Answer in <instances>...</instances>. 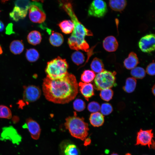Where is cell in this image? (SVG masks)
Segmentation results:
<instances>
[{
    "label": "cell",
    "instance_id": "obj_22",
    "mask_svg": "<svg viewBox=\"0 0 155 155\" xmlns=\"http://www.w3.org/2000/svg\"><path fill=\"white\" fill-rule=\"evenodd\" d=\"M90 67L94 72L98 73L104 70L102 61L97 57H95L93 59L90 64Z\"/></svg>",
    "mask_w": 155,
    "mask_h": 155
},
{
    "label": "cell",
    "instance_id": "obj_30",
    "mask_svg": "<svg viewBox=\"0 0 155 155\" xmlns=\"http://www.w3.org/2000/svg\"><path fill=\"white\" fill-rule=\"evenodd\" d=\"M12 117V113L10 108L3 105H0V118L10 119Z\"/></svg>",
    "mask_w": 155,
    "mask_h": 155
},
{
    "label": "cell",
    "instance_id": "obj_25",
    "mask_svg": "<svg viewBox=\"0 0 155 155\" xmlns=\"http://www.w3.org/2000/svg\"><path fill=\"white\" fill-rule=\"evenodd\" d=\"M95 76L94 72L92 70H86L82 74L81 79L84 83H89L93 81Z\"/></svg>",
    "mask_w": 155,
    "mask_h": 155
},
{
    "label": "cell",
    "instance_id": "obj_37",
    "mask_svg": "<svg viewBox=\"0 0 155 155\" xmlns=\"http://www.w3.org/2000/svg\"><path fill=\"white\" fill-rule=\"evenodd\" d=\"M18 121L19 118L18 117H13V123H16L17 122H18Z\"/></svg>",
    "mask_w": 155,
    "mask_h": 155
},
{
    "label": "cell",
    "instance_id": "obj_26",
    "mask_svg": "<svg viewBox=\"0 0 155 155\" xmlns=\"http://www.w3.org/2000/svg\"><path fill=\"white\" fill-rule=\"evenodd\" d=\"M131 75L135 78L142 79L146 75V71L142 67H137L131 69Z\"/></svg>",
    "mask_w": 155,
    "mask_h": 155
},
{
    "label": "cell",
    "instance_id": "obj_23",
    "mask_svg": "<svg viewBox=\"0 0 155 155\" xmlns=\"http://www.w3.org/2000/svg\"><path fill=\"white\" fill-rule=\"evenodd\" d=\"M137 81L133 77L128 78L126 80L125 84L123 87L124 90L128 93L133 92L135 89Z\"/></svg>",
    "mask_w": 155,
    "mask_h": 155
},
{
    "label": "cell",
    "instance_id": "obj_17",
    "mask_svg": "<svg viewBox=\"0 0 155 155\" xmlns=\"http://www.w3.org/2000/svg\"><path fill=\"white\" fill-rule=\"evenodd\" d=\"M58 25L62 31L68 34L72 33L74 27V24L71 20H65L60 22Z\"/></svg>",
    "mask_w": 155,
    "mask_h": 155
},
{
    "label": "cell",
    "instance_id": "obj_34",
    "mask_svg": "<svg viewBox=\"0 0 155 155\" xmlns=\"http://www.w3.org/2000/svg\"><path fill=\"white\" fill-rule=\"evenodd\" d=\"M87 108L90 112L93 113L99 111L100 106V104L97 102L92 101L89 103Z\"/></svg>",
    "mask_w": 155,
    "mask_h": 155
},
{
    "label": "cell",
    "instance_id": "obj_33",
    "mask_svg": "<svg viewBox=\"0 0 155 155\" xmlns=\"http://www.w3.org/2000/svg\"><path fill=\"white\" fill-rule=\"evenodd\" d=\"M100 110L103 115H107L111 113L113 111V108L110 104L106 103L102 104Z\"/></svg>",
    "mask_w": 155,
    "mask_h": 155
},
{
    "label": "cell",
    "instance_id": "obj_12",
    "mask_svg": "<svg viewBox=\"0 0 155 155\" xmlns=\"http://www.w3.org/2000/svg\"><path fill=\"white\" fill-rule=\"evenodd\" d=\"M1 137L2 139L11 140L14 143H19L21 139L16 130L12 126L3 128Z\"/></svg>",
    "mask_w": 155,
    "mask_h": 155
},
{
    "label": "cell",
    "instance_id": "obj_3",
    "mask_svg": "<svg viewBox=\"0 0 155 155\" xmlns=\"http://www.w3.org/2000/svg\"><path fill=\"white\" fill-rule=\"evenodd\" d=\"M64 125L71 135L76 138L84 140L88 135V124L84 121L83 118L77 117L75 112L73 116L65 119Z\"/></svg>",
    "mask_w": 155,
    "mask_h": 155
},
{
    "label": "cell",
    "instance_id": "obj_39",
    "mask_svg": "<svg viewBox=\"0 0 155 155\" xmlns=\"http://www.w3.org/2000/svg\"><path fill=\"white\" fill-rule=\"evenodd\" d=\"M152 92L155 96V84L153 86L152 88Z\"/></svg>",
    "mask_w": 155,
    "mask_h": 155
},
{
    "label": "cell",
    "instance_id": "obj_18",
    "mask_svg": "<svg viewBox=\"0 0 155 155\" xmlns=\"http://www.w3.org/2000/svg\"><path fill=\"white\" fill-rule=\"evenodd\" d=\"M49 40L51 45L57 47L61 45L64 41L63 37L61 34L53 31L51 33Z\"/></svg>",
    "mask_w": 155,
    "mask_h": 155
},
{
    "label": "cell",
    "instance_id": "obj_20",
    "mask_svg": "<svg viewBox=\"0 0 155 155\" xmlns=\"http://www.w3.org/2000/svg\"><path fill=\"white\" fill-rule=\"evenodd\" d=\"M28 41L30 44L36 45L40 43L42 40V36L40 33L36 30L30 32L27 37Z\"/></svg>",
    "mask_w": 155,
    "mask_h": 155
},
{
    "label": "cell",
    "instance_id": "obj_1",
    "mask_svg": "<svg viewBox=\"0 0 155 155\" xmlns=\"http://www.w3.org/2000/svg\"><path fill=\"white\" fill-rule=\"evenodd\" d=\"M78 86L75 76L68 73L63 78L55 80L46 76L43 80L42 90L47 100L63 104L75 98L78 93Z\"/></svg>",
    "mask_w": 155,
    "mask_h": 155
},
{
    "label": "cell",
    "instance_id": "obj_28",
    "mask_svg": "<svg viewBox=\"0 0 155 155\" xmlns=\"http://www.w3.org/2000/svg\"><path fill=\"white\" fill-rule=\"evenodd\" d=\"M71 58L73 63L77 65L82 64L85 61V57L83 54L78 51H76L72 54Z\"/></svg>",
    "mask_w": 155,
    "mask_h": 155
},
{
    "label": "cell",
    "instance_id": "obj_6",
    "mask_svg": "<svg viewBox=\"0 0 155 155\" xmlns=\"http://www.w3.org/2000/svg\"><path fill=\"white\" fill-rule=\"evenodd\" d=\"M28 10L29 18L32 22L42 23L45 21L46 15L40 3L36 1L31 2Z\"/></svg>",
    "mask_w": 155,
    "mask_h": 155
},
{
    "label": "cell",
    "instance_id": "obj_21",
    "mask_svg": "<svg viewBox=\"0 0 155 155\" xmlns=\"http://www.w3.org/2000/svg\"><path fill=\"white\" fill-rule=\"evenodd\" d=\"M10 50L13 54L15 55L21 53L24 49L22 42L19 40H14L12 41L9 46Z\"/></svg>",
    "mask_w": 155,
    "mask_h": 155
},
{
    "label": "cell",
    "instance_id": "obj_32",
    "mask_svg": "<svg viewBox=\"0 0 155 155\" xmlns=\"http://www.w3.org/2000/svg\"><path fill=\"white\" fill-rule=\"evenodd\" d=\"M73 105L74 109L78 112L82 111L85 109L86 107L84 101L79 98L76 99L74 101Z\"/></svg>",
    "mask_w": 155,
    "mask_h": 155
},
{
    "label": "cell",
    "instance_id": "obj_7",
    "mask_svg": "<svg viewBox=\"0 0 155 155\" xmlns=\"http://www.w3.org/2000/svg\"><path fill=\"white\" fill-rule=\"evenodd\" d=\"M23 88V100L20 101L23 106L35 102L40 98L41 92L38 87L33 85H29L24 86Z\"/></svg>",
    "mask_w": 155,
    "mask_h": 155
},
{
    "label": "cell",
    "instance_id": "obj_24",
    "mask_svg": "<svg viewBox=\"0 0 155 155\" xmlns=\"http://www.w3.org/2000/svg\"><path fill=\"white\" fill-rule=\"evenodd\" d=\"M31 2L29 0H16L15 6L18 7L24 13L27 15Z\"/></svg>",
    "mask_w": 155,
    "mask_h": 155
},
{
    "label": "cell",
    "instance_id": "obj_42",
    "mask_svg": "<svg viewBox=\"0 0 155 155\" xmlns=\"http://www.w3.org/2000/svg\"><path fill=\"white\" fill-rule=\"evenodd\" d=\"M111 155H119L118 154L116 153H113L111 154Z\"/></svg>",
    "mask_w": 155,
    "mask_h": 155
},
{
    "label": "cell",
    "instance_id": "obj_5",
    "mask_svg": "<svg viewBox=\"0 0 155 155\" xmlns=\"http://www.w3.org/2000/svg\"><path fill=\"white\" fill-rule=\"evenodd\" d=\"M115 71H111L104 70L98 73L94 80V87L97 90H101L103 89L110 88L117 85L116 82Z\"/></svg>",
    "mask_w": 155,
    "mask_h": 155
},
{
    "label": "cell",
    "instance_id": "obj_10",
    "mask_svg": "<svg viewBox=\"0 0 155 155\" xmlns=\"http://www.w3.org/2000/svg\"><path fill=\"white\" fill-rule=\"evenodd\" d=\"M138 45L143 52L150 53L155 51V34L151 33L145 35L139 41Z\"/></svg>",
    "mask_w": 155,
    "mask_h": 155
},
{
    "label": "cell",
    "instance_id": "obj_4",
    "mask_svg": "<svg viewBox=\"0 0 155 155\" xmlns=\"http://www.w3.org/2000/svg\"><path fill=\"white\" fill-rule=\"evenodd\" d=\"M68 65L66 60L58 57L47 63L45 69L47 76L55 80L63 78L68 73Z\"/></svg>",
    "mask_w": 155,
    "mask_h": 155
},
{
    "label": "cell",
    "instance_id": "obj_43",
    "mask_svg": "<svg viewBox=\"0 0 155 155\" xmlns=\"http://www.w3.org/2000/svg\"><path fill=\"white\" fill-rule=\"evenodd\" d=\"M8 0H2L3 1H8Z\"/></svg>",
    "mask_w": 155,
    "mask_h": 155
},
{
    "label": "cell",
    "instance_id": "obj_19",
    "mask_svg": "<svg viewBox=\"0 0 155 155\" xmlns=\"http://www.w3.org/2000/svg\"><path fill=\"white\" fill-rule=\"evenodd\" d=\"M127 5L126 0H109V5L111 9L115 11L121 12Z\"/></svg>",
    "mask_w": 155,
    "mask_h": 155
},
{
    "label": "cell",
    "instance_id": "obj_38",
    "mask_svg": "<svg viewBox=\"0 0 155 155\" xmlns=\"http://www.w3.org/2000/svg\"><path fill=\"white\" fill-rule=\"evenodd\" d=\"M90 139L88 138L87 139H86L85 141V145H88L90 143Z\"/></svg>",
    "mask_w": 155,
    "mask_h": 155
},
{
    "label": "cell",
    "instance_id": "obj_16",
    "mask_svg": "<svg viewBox=\"0 0 155 155\" xmlns=\"http://www.w3.org/2000/svg\"><path fill=\"white\" fill-rule=\"evenodd\" d=\"M89 121L94 127H99L103 125L104 122V117L99 112L92 113L90 117Z\"/></svg>",
    "mask_w": 155,
    "mask_h": 155
},
{
    "label": "cell",
    "instance_id": "obj_11",
    "mask_svg": "<svg viewBox=\"0 0 155 155\" xmlns=\"http://www.w3.org/2000/svg\"><path fill=\"white\" fill-rule=\"evenodd\" d=\"M23 127L28 129L33 139L37 140L39 138L41 129L39 125L35 120L30 118H27Z\"/></svg>",
    "mask_w": 155,
    "mask_h": 155
},
{
    "label": "cell",
    "instance_id": "obj_36",
    "mask_svg": "<svg viewBox=\"0 0 155 155\" xmlns=\"http://www.w3.org/2000/svg\"><path fill=\"white\" fill-rule=\"evenodd\" d=\"M4 28V25L3 23L0 21V32L2 31Z\"/></svg>",
    "mask_w": 155,
    "mask_h": 155
},
{
    "label": "cell",
    "instance_id": "obj_29",
    "mask_svg": "<svg viewBox=\"0 0 155 155\" xmlns=\"http://www.w3.org/2000/svg\"><path fill=\"white\" fill-rule=\"evenodd\" d=\"M65 155H79L80 152L76 146L73 144H69L65 147Z\"/></svg>",
    "mask_w": 155,
    "mask_h": 155
},
{
    "label": "cell",
    "instance_id": "obj_40",
    "mask_svg": "<svg viewBox=\"0 0 155 155\" xmlns=\"http://www.w3.org/2000/svg\"><path fill=\"white\" fill-rule=\"evenodd\" d=\"M32 0L34 1H36V2L41 1L42 2H43L44 1V0Z\"/></svg>",
    "mask_w": 155,
    "mask_h": 155
},
{
    "label": "cell",
    "instance_id": "obj_15",
    "mask_svg": "<svg viewBox=\"0 0 155 155\" xmlns=\"http://www.w3.org/2000/svg\"><path fill=\"white\" fill-rule=\"evenodd\" d=\"M139 63V61L136 54L133 52L129 54L128 57L123 62L125 67L128 69L135 67Z\"/></svg>",
    "mask_w": 155,
    "mask_h": 155
},
{
    "label": "cell",
    "instance_id": "obj_14",
    "mask_svg": "<svg viewBox=\"0 0 155 155\" xmlns=\"http://www.w3.org/2000/svg\"><path fill=\"white\" fill-rule=\"evenodd\" d=\"M78 85L80 92L87 100L94 95V87L91 84L80 82Z\"/></svg>",
    "mask_w": 155,
    "mask_h": 155
},
{
    "label": "cell",
    "instance_id": "obj_31",
    "mask_svg": "<svg viewBox=\"0 0 155 155\" xmlns=\"http://www.w3.org/2000/svg\"><path fill=\"white\" fill-rule=\"evenodd\" d=\"M101 98L104 100L108 101L112 99L113 95V92L110 88L101 90L100 94Z\"/></svg>",
    "mask_w": 155,
    "mask_h": 155
},
{
    "label": "cell",
    "instance_id": "obj_8",
    "mask_svg": "<svg viewBox=\"0 0 155 155\" xmlns=\"http://www.w3.org/2000/svg\"><path fill=\"white\" fill-rule=\"evenodd\" d=\"M152 129L143 130L140 129L137 132L136 145L147 146L149 148L155 150V141Z\"/></svg>",
    "mask_w": 155,
    "mask_h": 155
},
{
    "label": "cell",
    "instance_id": "obj_27",
    "mask_svg": "<svg viewBox=\"0 0 155 155\" xmlns=\"http://www.w3.org/2000/svg\"><path fill=\"white\" fill-rule=\"evenodd\" d=\"M26 56L28 61L33 62L36 61L38 59L39 54L37 50L35 49H30L27 50Z\"/></svg>",
    "mask_w": 155,
    "mask_h": 155
},
{
    "label": "cell",
    "instance_id": "obj_35",
    "mask_svg": "<svg viewBox=\"0 0 155 155\" xmlns=\"http://www.w3.org/2000/svg\"><path fill=\"white\" fill-rule=\"evenodd\" d=\"M146 71L150 75H155V62H152L148 65L146 67Z\"/></svg>",
    "mask_w": 155,
    "mask_h": 155
},
{
    "label": "cell",
    "instance_id": "obj_41",
    "mask_svg": "<svg viewBox=\"0 0 155 155\" xmlns=\"http://www.w3.org/2000/svg\"><path fill=\"white\" fill-rule=\"evenodd\" d=\"M3 53V50L1 47L0 46V55L1 54Z\"/></svg>",
    "mask_w": 155,
    "mask_h": 155
},
{
    "label": "cell",
    "instance_id": "obj_2",
    "mask_svg": "<svg viewBox=\"0 0 155 155\" xmlns=\"http://www.w3.org/2000/svg\"><path fill=\"white\" fill-rule=\"evenodd\" d=\"M59 5L69 16L74 24L72 34L68 39L69 47L77 51L81 50L88 52L89 46L85 38L86 36H93L92 33L79 21L74 12L72 4L69 0H60Z\"/></svg>",
    "mask_w": 155,
    "mask_h": 155
},
{
    "label": "cell",
    "instance_id": "obj_13",
    "mask_svg": "<svg viewBox=\"0 0 155 155\" xmlns=\"http://www.w3.org/2000/svg\"><path fill=\"white\" fill-rule=\"evenodd\" d=\"M104 49L107 51L112 52L115 51L118 47V43L116 38L112 36L106 37L102 42Z\"/></svg>",
    "mask_w": 155,
    "mask_h": 155
},
{
    "label": "cell",
    "instance_id": "obj_9",
    "mask_svg": "<svg viewBox=\"0 0 155 155\" xmlns=\"http://www.w3.org/2000/svg\"><path fill=\"white\" fill-rule=\"evenodd\" d=\"M107 11V5L104 1L102 0H94L89 6L88 14L90 16L102 18Z\"/></svg>",
    "mask_w": 155,
    "mask_h": 155
}]
</instances>
